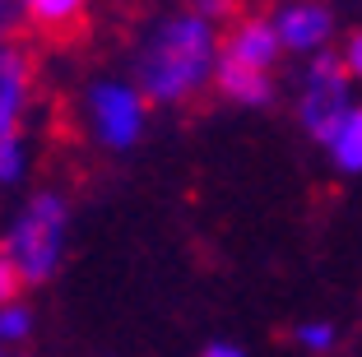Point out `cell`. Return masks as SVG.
Instances as JSON below:
<instances>
[{
    "label": "cell",
    "instance_id": "6da1fadb",
    "mask_svg": "<svg viewBox=\"0 0 362 357\" xmlns=\"http://www.w3.org/2000/svg\"><path fill=\"white\" fill-rule=\"evenodd\" d=\"M218 74V33L204 14H172L135 52V79L149 103H186Z\"/></svg>",
    "mask_w": 362,
    "mask_h": 357
},
{
    "label": "cell",
    "instance_id": "7a4b0ae2",
    "mask_svg": "<svg viewBox=\"0 0 362 357\" xmlns=\"http://www.w3.org/2000/svg\"><path fill=\"white\" fill-rule=\"evenodd\" d=\"M65 228H70V209L56 190H37L19 213H14L5 246L0 251L14 260L23 274V283H47L65 255Z\"/></svg>",
    "mask_w": 362,
    "mask_h": 357
},
{
    "label": "cell",
    "instance_id": "3957f363",
    "mask_svg": "<svg viewBox=\"0 0 362 357\" xmlns=\"http://www.w3.org/2000/svg\"><path fill=\"white\" fill-rule=\"evenodd\" d=\"M33 65L23 47H0V186H19L28 172L23 153V107H28Z\"/></svg>",
    "mask_w": 362,
    "mask_h": 357
},
{
    "label": "cell",
    "instance_id": "277c9868",
    "mask_svg": "<svg viewBox=\"0 0 362 357\" xmlns=\"http://www.w3.org/2000/svg\"><path fill=\"white\" fill-rule=\"evenodd\" d=\"M353 112L349 103V70H344V56L334 52H320L311 56L307 74H302V98H298V116H302V130L320 144H330L339 135L344 116Z\"/></svg>",
    "mask_w": 362,
    "mask_h": 357
},
{
    "label": "cell",
    "instance_id": "5b68a950",
    "mask_svg": "<svg viewBox=\"0 0 362 357\" xmlns=\"http://www.w3.org/2000/svg\"><path fill=\"white\" fill-rule=\"evenodd\" d=\"M88 116H93L98 144L117 148V153L144 135V103L130 84H112V79L93 84L88 88Z\"/></svg>",
    "mask_w": 362,
    "mask_h": 357
},
{
    "label": "cell",
    "instance_id": "8992f818",
    "mask_svg": "<svg viewBox=\"0 0 362 357\" xmlns=\"http://www.w3.org/2000/svg\"><path fill=\"white\" fill-rule=\"evenodd\" d=\"M274 33H279V42H284V52L320 56V47L330 42V33H334V14L320 0H293V5L279 10Z\"/></svg>",
    "mask_w": 362,
    "mask_h": 357
},
{
    "label": "cell",
    "instance_id": "52a82bcc",
    "mask_svg": "<svg viewBox=\"0 0 362 357\" xmlns=\"http://www.w3.org/2000/svg\"><path fill=\"white\" fill-rule=\"evenodd\" d=\"M279 52H284V42H279V33L269 19H242L223 42V61L242 65V70H260V74L274 70Z\"/></svg>",
    "mask_w": 362,
    "mask_h": 357
},
{
    "label": "cell",
    "instance_id": "ba28073f",
    "mask_svg": "<svg viewBox=\"0 0 362 357\" xmlns=\"http://www.w3.org/2000/svg\"><path fill=\"white\" fill-rule=\"evenodd\" d=\"M214 79H218V93L242 103V107L274 103V79L260 74V70H242V65H233V61H218V74H214Z\"/></svg>",
    "mask_w": 362,
    "mask_h": 357
},
{
    "label": "cell",
    "instance_id": "9c48e42d",
    "mask_svg": "<svg viewBox=\"0 0 362 357\" xmlns=\"http://www.w3.org/2000/svg\"><path fill=\"white\" fill-rule=\"evenodd\" d=\"M88 0H23V19L42 33H70L79 28Z\"/></svg>",
    "mask_w": 362,
    "mask_h": 357
},
{
    "label": "cell",
    "instance_id": "30bf717a",
    "mask_svg": "<svg viewBox=\"0 0 362 357\" xmlns=\"http://www.w3.org/2000/svg\"><path fill=\"white\" fill-rule=\"evenodd\" d=\"M330 153H334V168L339 172H362V107H353L344 116L339 135L330 139Z\"/></svg>",
    "mask_w": 362,
    "mask_h": 357
},
{
    "label": "cell",
    "instance_id": "8fae6325",
    "mask_svg": "<svg viewBox=\"0 0 362 357\" xmlns=\"http://www.w3.org/2000/svg\"><path fill=\"white\" fill-rule=\"evenodd\" d=\"M28 334H33V311H28V306H23V302L0 306V348L23 344Z\"/></svg>",
    "mask_w": 362,
    "mask_h": 357
},
{
    "label": "cell",
    "instance_id": "7c38bea8",
    "mask_svg": "<svg viewBox=\"0 0 362 357\" xmlns=\"http://www.w3.org/2000/svg\"><path fill=\"white\" fill-rule=\"evenodd\" d=\"M19 293H23V274L14 269V260H10V255L0 251V306L19 302Z\"/></svg>",
    "mask_w": 362,
    "mask_h": 357
},
{
    "label": "cell",
    "instance_id": "4fadbf2b",
    "mask_svg": "<svg viewBox=\"0 0 362 357\" xmlns=\"http://www.w3.org/2000/svg\"><path fill=\"white\" fill-rule=\"evenodd\" d=\"M19 23H28L23 19V0H0V47H10Z\"/></svg>",
    "mask_w": 362,
    "mask_h": 357
},
{
    "label": "cell",
    "instance_id": "5bb4252c",
    "mask_svg": "<svg viewBox=\"0 0 362 357\" xmlns=\"http://www.w3.org/2000/svg\"><path fill=\"white\" fill-rule=\"evenodd\" d=\"M298 339H302L307 348H316V353H320V348H330V344H334V325H325V320H311V325L298 329Z\"/></svg>",
    "mask_w": 362,
    "mask_h": 357
},
{
    "label": "cell",
    "instance_id": "9a60e30c",
    "mask_svg": "<svg viewBox=\"0 0 362 357\" xmlns=\"http://www.w3.org/2000/svg\"><path fill=\"white\" fill-rule=\"evenodd\" d=\"M344 70H349V79H362V33H353L344 47Z\"/></svg>",
    "mask_w": 362,
    "mask_h": 357
},
{
    "label": "cell",
    "instance_id": "2e32d148",
    "mask_svg": "<svg viewBox=\"0 0 362 357\" xmlns=\"http://www.w3.org/2000/svg\"><path fill=\"white\" fill-rule=\"evenodd\" d=\"M204 357H246V353H242L237 344H223V339H218V344H209V348H204Z\"/></svg>",
    "mask_w": 362,
    "mask_h": 357
},
{
    "label": "cell",
    "instance_id": "e0dca14e",
    "mask_svg": "<svg viewBox=\"0 0 362 357\" xmlns=\"http://www.w3.org/2000/svg\"><path fill=\"white\" fill-rule=\"evenodd\" d=\"M0 357H5V353H0Z\"/></svg>",
    "mask_w": 362,
    "mask_h": 357
}]
</instances>
